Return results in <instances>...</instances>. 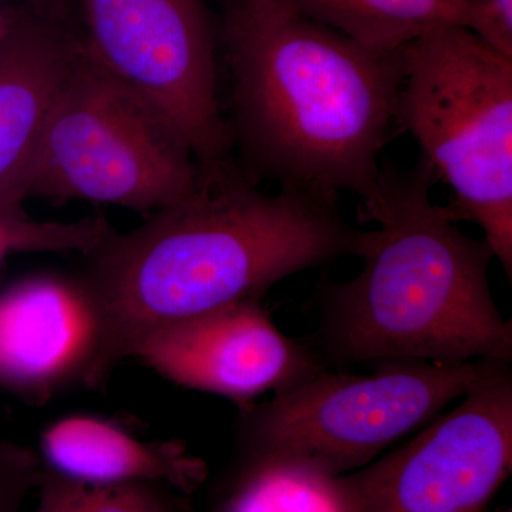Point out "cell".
I'll use <instances>...</instances> for the list:
<instances>
[{"label": "cell", "instance_id": "7a4b0ae2", "mask_svg": "<svg viewBox=\"0 0 512 512\" xmlns=\"http://www.w3.org/2000/svg\"><path fill=\"white\" fill-rule=\"evenodd\" d=\"M224 33L241 170L326 201L370 197L399 134L404 49L373 52L282 0H227Z\"/></svg>", "mask_w": 512, "mask_h": 512}, {"label": "cell", "instance_id": "52a82bcc", "mask_svg": "<svg viewBox=\"0 0 512 512\" xmlns=\"http://www.w3.org/2000/svg\"><path fill=\"white\" fill-rule=\"evenodd\" d=\"M86 46L143 94L198 164L227 160L231 138L217 93L215 43L204 0H80Z\"/></svg>", "mask_w": 512, "mask_h": 512}, {"label": "cell", "instance_id": "5b68a950", "mask_svg": "<svg viewBox=\"0 0 512 512\" xmlns=\"http://www.w3.org/2000/svg\"><path fill=\"white\" fill-rule=\"evenodd\" d=\"M200 173L167 117L80 42L37 147L28 200L153 214L187 197Z\"/></svg>", "mask_w": 512, "mask_h": 512}, {"label": "cell", "instance_id": "5bb4252c", "mask_svg": "<svg viewBox=\"0 0 512 512\" xmlns=\"http://www.w3.org/2000/svg\"><path fill=\"white\" fill-rule=\"evenodd\" d=\"M215 512H355L348 481L291 458L238 454Z\"/></svg>", "mask_w": 512, "mask_h": 512}, {"label": "cell", "instance_id": "d6986e66", "mask_svg": "<svg viewBox=\"0 0 512 512\" xmlns=\"http://www.w3.org/2000/svg\"><path fill=\"white\" fill-rule=\"evenodd\" d=\"M19 19L18 16L10 15L9 12H6V10L0 6V39L9 35L10 30L15 28Z\"/></svg>", "mask_w": 512, "mask_h": 512}, {"label": "cell", "instance_id": "4fadbf2b", "mask_svg": "<svg viewBox=\"0 0 512 512\" xmlns=\"http://www.w3.org/2000/svg\"><path fill=\"white\" fill-rule=\"evenodd\" d=\"M357 45L393 53L430 30L461 26L480 36L484 0H282Z\"/></svg>", "mask_w": 512, "mask_h": 512}, {"label": "cell", "instance_id": "ac0fdd59", "mask_svg": "<svg viewBox=\"0 0 512 512\" xmlns=\"http://www.w3.org/2000/svg\"><path fill=\"white\" fill-rule=\"evenodd\" d=\"M485 29L481 39L512 57V0H484Z\"/></svg>", "mask_w": 512, "mask_h": 512}, {"label": "cell", "instance_id": "9a60e30c", "mask_svg": "<svg viewBox=\"0 0 512 512\" xmlns=\"http://www.w3.org/2000/svg\"><path fill=\"white\" fill-rule=\"evenodd\" d=\"M35 512H191L175 491L160 484L89 485L43 467Z\"/></svg>", "mask_w": 512, "mask_h": 512}, {"label": "cell", "instance_id": "7c38bea8", "mask_svg": "<svg viewBox=\"0 0 512 512\" xmlns=\"http://www.w3.org/2000/svg\"><path fill=\"white\" fill-rule=\"evenodd\" d=\"M40 460L56 476L89 485L160 484L178 493L207 478L201 458L177 441H144L92 414H70L40 436Z\"/></svg>", "mask_w": 512, "mask_h": 512}, {"label": "cell", "instance_id": "277c9868", "mask_svg": "<svg viewBox=\"0 0 512 512\" xmlns=\"http://www.w3.org/2000/svg\"><path fill=\"white\" fill-rule=\"evenodd\" d=\"M397 130L453 194L458 221L483 231L512 276V57L444 26L404 47Z\"/></svg>", "mask_w": 512, "mask_h": 512}, {"label": "cell", "instance_id": "ffe728a7", "mask_svg": "<svg viewBox=\"0 0 512 512\" xmlns=\"http://www.w3.org/2000/svg\"><path fill=\"white\" fill-rule=\"evenodd\" d=\"M26 2L30 3V5L36 6V8L50 12V10L59 8L62 0H26Z\"/></svg>", "mask_w": 512, "mask_h": 512}, {"label": "cell", "instance_id": "e0dca14e", "mask_svg": "<svg viewBox=\"0 0 512 512\" xmlns=\"http://www.w3.org/2000/svg\"><path fill=\"white\" fill-rule=\"evenodd\" d=\"M42 474V460L30 448L0 440V512L22 511Z\"/></svg>", "mask_w": 512, "mask_h": 512}, {"label": "cell", "instance_id": "3957f363", "mask_svg": "<svg viewBox=\"0 0 512 512\" xmlns=\"http://www.w3.org/2000/svg\"><path fill=\"white\" fill-rule=\"evenodd\" d=\"M436 183L420 156L410 170L382 165L375 191L360 202V221L377 225L363 235L362 271L320 286L319 328L308 342L330 369L511 363L512 323L488 279L493 251L433 201Z\"/></svg>", "mask_w": 512, "mask_h": 512}, {"label": "cell", "instance_id": "9c48e42d", "mask_svg": "<svg viewBox=\"0 0 512 512\" xmlns=\"http://www.w3.org/2000/svg\"><path fill=\"white\" fill-rule=\"evenodd\" d=\"M131 357L171 383L241 407L328 367L308 342L276 328L261 299L165 326L141 340Z\"/></svg>", "mask_w": 512, "mask_h": 512}, {"label": "cell", "instance_id": "30bf717a", "mask_svg": "<svg viewBox=\"0 0 512 512\" xmlns=\"http://www.w3.org/2000/svg\"><path fill=\"white\" fill-rule=\"evenodd\" d=\"M100 346L79 278L29 276L0 292V389L45 402L64 387L93 386Z\"/></svg>", "mask_w": 512, "mask_h": 512}, {"label": "cell", "instance_id": "44dd1931", "mask_svg": "<svg viewBox=\"0 0 512 512\" xmlns=\"http://www.w3.org/2000/svg\"><path fill=\"white\" fill-rule=\"evenodd\" d=\"M503 512H511V510L503 511Z\"/></svg>", "mask_w": 512, "mask_h": 512}, {"label": "cell", "instance_id": "8992f818", "mask_svg": "<svg viewBox=\"0 0 512 512\" xmlns=\"http://www.w3.org/2000/svg\"><path fill=\"white\" fill-rule=\"evenodd\" d=\"M372 369L355 375L323 367L264 402L242 407L238 454L291 458L343 476L423 429L511 363L402 360Z\"/></svg>", "mask_w": 512, "mask_h": 512}, {"label": "cell", "instance_id": "8fae6325", "mask_svg": "<svg viewBox=\"0 0 512 512\" xmlns=\"http://www.w3.org/2000/svg\"><path fill=\"white\" fill-rule=\"evenodd\" d=\"M79 43L49 19L20 18L0 39V212H26L37 147Z\"/></svg>", "mask_w": 512, "mask_h": 512}, {"label": "cell", "instance_id": "6da1fadb", "mask_svg": "<svg viewBox=\"0 0 512 512\" xmlns=\"http://www.w3.org/2000/svg\"><path fill=\"white\" fill-rule=\"evenodd\" d=\"M194 190L87 255L79 281L99 316L93 386L151 333L248 299L288 276L359 255L339 202L262 191L229 158L200 165Z\"/></svg>", "mask_w": 512, "mask_h": 512}, {"label": "cell", "instance_id": "ba28073f", "mask_svg": "<svg viewBox=\"0 0 512 512\" xmlns=\"http://www.w3.org/2000/svg\"><path fill=\"white\" fill-rule=\"evenodd\" d=\"M512 468V370L345 474L355 512H485Z\"/></svg>", "mask_w": 512, "mask_h": 512}, {"label": "cell", "instance_id": "2e32d148", "mask_svg": "<svg viewBox=\"0 0 512 512\" xmlns=\"http://www.w3.org/2000/svg\"><path fill=\"white\" fill-rule=\"evenodd\" d=\"M103 217L79 221L33 220L26 212H0V262L20 254H93L114 234Z\"/></svg>", "mask_w": 512, "mask_h": 512}]
</instances>
